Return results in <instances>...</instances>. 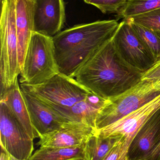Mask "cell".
Returning a JSON list of instances; mask_svg holds the SVG:
<instances>
[{"label": "cell", "mask_w": 160, "mask_h": 160, "mask_svg": "<svg viewBox=\"0 0 160 160\" xmlns=\"http://www.w3.org/2000/svg\"><path fill=\"white\" fill-rule=\"evenodd\" d=\"M143 74L122 59L112 38L90 54L72 78L90 92L109 100L136 86Z\"/></svg>", "instance_id": "6da1fadb"}, {"label": "cell", "mask_w": 160, "mask_h": 160, "mask_svg": "<svg viewBox=\"0 0 160 160\" xmlns=\"http://www.w3.org/2000/svg\"><path fill=\"white\" fill-rule=\"evenodd\" d=\"M119 23L110 20L78 24L53 37L60 73L72 78L90 54L112 39Z\"/></svg>", "instance_id": "7a4b0ae2"}, {"label": "cell", "mask_w": 160, "mask_h": 160, "mask_svg": "<svg viewBox=\"0 0 160 160\" xmlns=\"http://www.w3.org/2000/svg\"><path fill=\"white\" fill-rule=\"evenodd\" d=\"M59 73L52 37L34 32L20 74V83L41 84Z\"/></svg>", "instance_id": "3957f363"}, {"label": "cell", "mask_w": 160, "mask_h": 160, "mask_svg": "<svg viewBox=\"0 0 160 160\" xmlns=\"http://www.w3.org/2000/svg\"><path fill=\"white\" fill-rule=\"evenodd\" d=\"M160 96V85L142 80L132 88L108 100L97 117L95 131L115 123Z\"/></svg>", "instance_id": "277c9868"}, {"label": "cell", "mask_w": 160, "mask_h": 160, "mask_svg": "<svg viewBox=\"0 0 160 160\" xmlns=\"http://www.w3.org/2000/svg\"><path fill=\"white\" fill-rule=\"evenodd\" d=\"M0 19L1 91L11 86L20 74L15 20V0H3Z\"/></svg>", "instance_id": "5b68a950"}, {"label": "cell", "mask_w": 160, "mask_h": 160, "mask_svg": "<svg viewBox=\"0 0 160 160\" xmlns=\"http://www.w3.org/2000/svg\"><path fill=\"white\" fill-rule=\"evenodd\" d=\"M20 86L23 91L36 97L54 112L72 107L90 93L74 78L61 73L41 84Z\"/></svg>", "instance_id": "8992f818"}, {"label": "cell", "mask_w": 160, "mask_h": 160, "mask_svg": "<svg viewBox=\"0 0 160 160\" xmlns=\"http://www.w3.org/2000/svg\"><path fill=\"white\" fill-rule=\"evenodd\" d=\"M0 134L2 149L18 159L29 160L34 150V140L3 101H0Z\"/></svg>", "instance_id": "52a82bcc"}, {"label": "cell", "mask_w": 160, "mask_h": 160, "mask_svg": "<svg viewBox=\"0 0 160 160\" xmlns=\"http://www.w3.org/2000/svg\"><path fill=\"white\" fill-rule=\"evenodd\" d=\"M116 48L122 59L131 66L144 73L156 63L152 53L125 20L113 38Z\"/></svg>", "instance_id": "ba28073f"}, {"label": "cell", "mask_w": 160, "mask_h": 160, "mask_svg": "<svg viewBox=\"0 0 160 160\" xmlns=\"http://www.w3.org/2000/svg\"><path fill=\"white\" fill-rule=\"evenodd\" d=\"M34 32L53 37L65 22L64 0H34Z\"/></svg>", "instance_id": "9c48e42d"}, {"label": "cell", "mask_w": 160, "mask_h": 160, "mask_svg": "<svg viewBox=\"0 0 160 160\" xmlns=\"http://www.w3.org/2000/svg\"><path fill=\"white\" fill-rule=\"evenodd\" d=\"M160 108V96L137 111L94 133L102 137L120 136L132 141L142 126Z\"/></svg>", "instance_id": "30bf717a"}, {"label": "cell", "mask_w": 160, "mask_h": 160, "mask_svg": "<svg viewBox=\"0 0 160 160\" xmlns=\"http://www.w3.org/2000/svg\"><path fill=\"white\" fill-rule=\"evenodd\" d=\"M92 127L80 122H65L57 130L41 136L37 144L40 147L70 148L85 144L94 133Z\"/></svg>", "instance_id": "8fae6325"}, {"label": "cell", "mask_w": 160, "mask_h": 160, "mask_svg": "<svg viewBox=\"0 0 160 160\" xmlns=\"http://www.w3.org/2000/svg\"><path fill=\"white\" fill-rule=\"evenodd\" d=\"M160 141V108L145 122L132 139L129 148V160L146 159Z\"/></svg>", "instance_id": "7c38bea8"}, {"label": "cell", "mask_w": 160, "mask_h": 160, "mask_svg": "<svg viewBox=\"0 0 160 160\" xmlns=\"http://www.w3.org/2000/svg\"><path fill=\"white\" fill-rule=\"evenodd\" d=\"M22 91L32 125L39 138L57 130L66 122L36 97Z\"/></svg>", "instance_id": "4fadbf2b"}, {"label": "cell", "mask_w": 160, "mask_h": 160, "mask_svg": "<svg viewBox=\"0 0 160 160\" xmlns=\"http://www.w3.org/2000/svg\"><path fill=\"white\" fill-rule=\"evenodd\" d=\"M34 0H15V20L21 71L27 48L34 32Z\"/></svg>", "instance_id": "5bb4252c"}, {"label": "cell", "mask_w": 160, "mask_h": 160, "mask_svg": "<svg viewBox=\"0 0 160 160\" xmlns=\"http://www.w3.org/2000/svg\"><path fill=\"white\" fill-rule=\"evenodd\" d=\"M108 100L90 92L85 99L72 107L55 112L66 122H80L95 130L97 117Z\"/></svg>", "instance_id": "9a60e30c"}, {"label": "cell", "mask_w": 160, "mask_h": 160, "mask_svg": "<svg viewBox=\"0 0 160 160\" xmlns=\"http://www.w3.org/2000/svg\"><path fill=\"white\" fill-rule=\"evenodd\" d=\"M0 99V101L3 102L6 104L12 114L32 139L34 140L39 138L32 125L18 79L7 89L1 91Z\"/></svg>", "instance_id": "2e32d148"}, {"label": "cell", "mask_w": 160, "mask_h": 160, "mask_svg": "<svg viewBox=\"0 0 160 160\" xmlns=\"http://www.w3.org/2000/svg\"><path fill=\"white\" fill-rule=\"evenodd\" d=\"M85 145L70 148L40 147L28 160H85Z\"/></svg>", "instance_id": "e0dca14e"}, {"label": "cell", "mask_w": 160, "mask_h": 160, "mask_svg": "<svg viewBox=\"0 0 160 160\" xmlns=\"http://www.w3.org/2000/svg\"><path fill=\"white\" fill-rule=\"evenodd\" d=\"M123 137H102L93 133L85 145V160H102Z\"/></svg>", "instance_id": "ac0fdd59"}, {"label": "cell", "mask_w": 160, "mask_h": 160, "mask_svg": "<svg viewBox=\"0 0 160 160\" xmlns=\"http://www.w3.org/2000/svg\"><path fill=\"white\" fill-rule=\"evenodd\" d=\"M159 8L160 0H128L116 14V20L126 19Z\"/></svg>", "instance_id": "d6986e66"}, {"label": "cell", "mask_w": 160, "mask_h": 160, "mask_svg": "<svg viewBox=\"0 0 160 160\" xmlns=\"http://www.w3.org/2000/svg\"><path fill=\"white\" fill-rule=\"evenodd\" d=\"M127 22L140 40L152 53L156 63L160 61V35L147 27Z\"/></svg>", "instance_id": "ffe728a7"}, {"label": "cell", "mask_w": 160, "mask_h": 160, "mask_svg": "<svg viewBox=\"0 0 160 160\" xmlns=\"http://www.w3.org/2000/svg\"><path fill=\"white\" fill-rule=\"evenodd\" d=\"M124 20L147 27L160 35V8Z\"/></svg>", "instance_id": "44dd1931"}, {"label": "cell", "mask_w": 160, "mask_h": 160, "mask_svg": "<svg viewBox=\"0 0 160 160\" xmlns=\"http://www.w3.org/2000/svg\"><path fill=\"white\" fill-rule=\"evenodd\" d=\"M132 141L123 137L102 160H129L128 152Z\"/></svg>", "instance_id": "7402d4cb"}, {"label": "cell", "mask_w": 160, "mask_h": 160, "mask_svg": "<svg viewBox=\"0 0 160 160\" xmlns=\"http://www.w3.org/2000/svg\"><path fill=\"white\" fill-rule=\"evenodd\" d=\"M128 0H94L90 4L93 5L104 14L118 13Z\"/></svg>", "instance_id": "603a6c76"}, {"label": "cell", "mask_w": 160, "mask_h": 160, "mask_svg": "<svg viewBox=\"0 0 160 160\" xmlns=\"http://www.w3.org/2000/svg\"><path fill=\"white\" fill-rule=\"evenodd\" d=\"M142 80L150 81L160 86V61L155 63L150 69L144 73Z\"/></svg>", "instance_id": "cb8c5ba5"}, {"label": "cell", "mask_w": 160, "mask_h": 160, "mask_svg": "<svg viewBox=\"0 0 160 160\" xmlns=\"http://www.w3.org/2000/svg\"><path fill=\"white\" fill-rule=\"evenodd\" d=\"M147 160H160V141L147 158Z\"/></svg>", "instance_id": "d4e9b609"}, {"label": "cell", "mask_w": 160, "mask_h": 160, "mask_svg": "<svg viewBox=\"0 0 160 160\" xmlns=\"http://www.w3.org/2000/svg\"><path fill=\"white\" fill-rule=\"evenodd\" d=\"M0 160H9L8 153L2 149Z\"/></svg>", "instance_id": "484cf974"}, {"label": "cell", "mask_w": 160, "mask_h": 160, "mask_svg": "<svg viewBox=\"0 0 160 160\" xmlns=\"http://www.w3.org/2000/svg\"><path fill=\"white\" fill-rule=\"evenodd\" d=\"M8 155H9V160H21L19 159H18L14 158V157H13V156H11V155H9V154H8Z\"/></svg>", "instance_id": "4316f807"}, {"label": "cell", "mask_w": 160, "mask_h": 160, "mask_svg": "<svg viewBox=\"0 0 160 160\" xmlns=\"http://www.w3.org/2000/svg\"><path fill=\"white\" fill-rule=\"evenodd\" d=\"M93 1H94V0H84V1L86 3L89 4H90V3Z\"/></svg>", "instance_id": "83f0119b"}, {"label": "cell", "mask_w": 160, "mask_h": 160, "mask_svg": "<svg viewBox=\"0 0 160 160\" xmlns=\"http://www.w3.org/2000/svg\"><path fill=\"white\" fill-rule=\"evenodd\" d=\"M3 0H1V3H2V2H3Z\"/></svg>", "instance_id": "f1b7e54d"}, {"label": "cell", "mask_w": 160, "mask_h": 160, "mask_svg": "<svg viewBox=\"0 0 160 160\" xmlns=\"http://www.w3.org/2000/svg\"><path fill=\"white\" fill-rule=\"evenodd\" d=\"M147 160L145 159V160Z\"/></svg>", "instance_id": "f546056e"}]
</instances>
